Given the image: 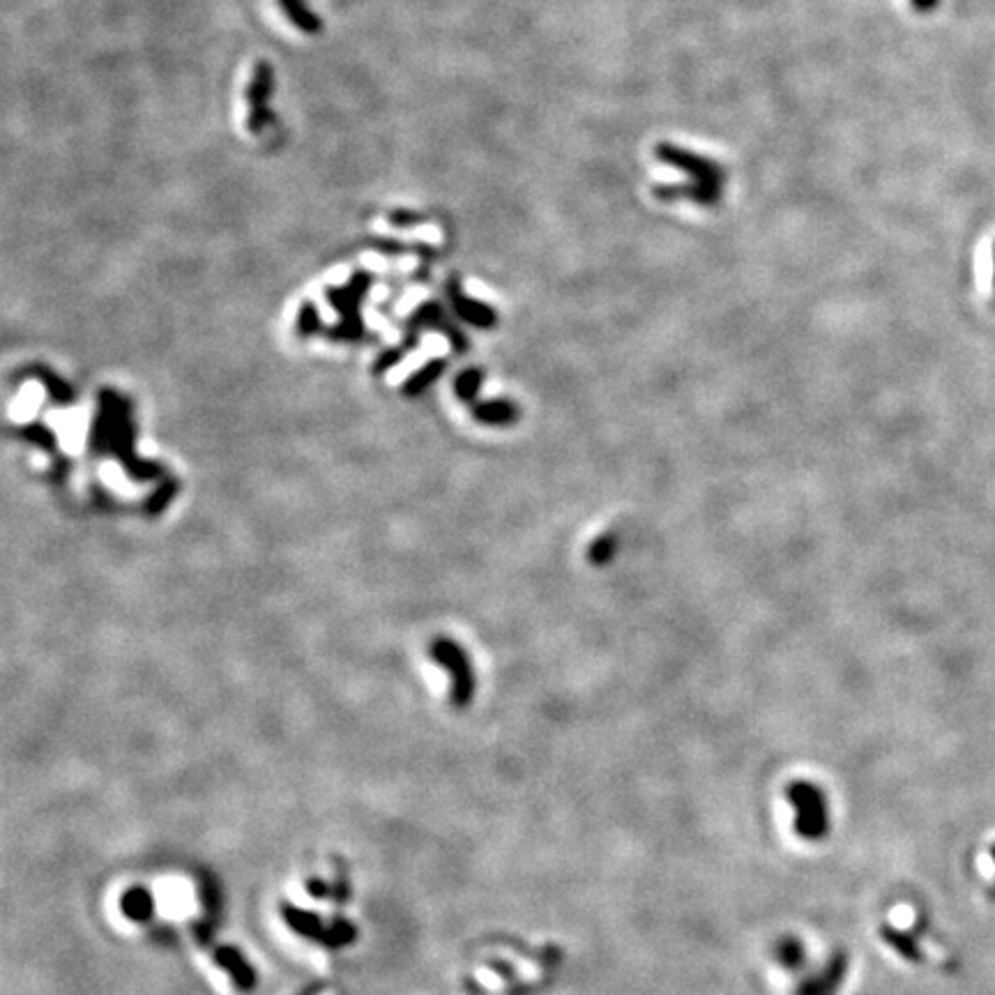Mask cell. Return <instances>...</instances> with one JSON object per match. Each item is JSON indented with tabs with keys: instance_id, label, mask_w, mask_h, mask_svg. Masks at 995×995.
I'll return each mask as SVG.
<instances>
[{
	"instance_id": "6da1fadb",
	"label": "cell",
	"mask_w": 995,
	"mask_h": 995,
	"mask_svg": "<svg viewBox=\"0 0 995 995\" xmlns=\"http://www.w3.org/2000/svg\"><path fill=\"white\" fill-rule=\"evenodd\" d=\"M406 339L404 344L392 348V351H385L378 355V360L374 362V374H385L387 369H392L394 364H399L410 353V348L417 346V334L422 330H438L443 332L447 339H450L452 348L457 353H468V337L463 334L457 325H454L450 318L445 316L443 307L438 302H424L422 307L415 309V314L408 318L406 323Z\"/></svg>"
},
{
	"instance_id": "7a4b0ae2",
	"label": "cell",
	"mask_w": 995,
	"mask_h": 995,
	"mask_svg": "<svg viewBox=\"0 0 995 995\" xmlns=\"http://www.w3.org/2000/svg\"><path fill=\"white\" fill-rule=\"evenodd\" d=\"M134 438H136L134 408L125 397H120L116 422H113V431L109 440V454H113V457L120 461V466L125 468V473L132 477L134 482H153L159 480V477H164V468L159 466L157 461H146L136 454Z\"/></svg>"
},
{
	"instance_id": "3957f363",
	"label": "cell",
	"mask_w": 995,
	"mask_h": 995,
	"mask_svg": "<svg viewBox=\"0 0 995 995\" xmlns=\"http://www.w3.org/2000/svg\"><path fill=\"white\" fill-rule=\"evenodd\" d=\"M371 281L374 279H371V275H367V272H358V275L351 279V284H348L346 288H330L328 302L339 311L341 321H339V325H334V328L325 332V337L332 339V341H360V339H364L367 328H364V321L360 316V305L364 300V293L369 291Z\"/></svg>"
},
{
	"instance_id": "277c9868",
	"label": "cell",
	"mask_w": 995,
	"mask_h": 995,
	"mask_svg": "<svg viewBox=\"0 0 995 995\" xmlns=\"http://www.w3.org/2000/svg\"><path fill=\"white\" fill-rule=\"evenodd\" d=\"M655 157L659 159V162L673 166L675 171L687 173L689 180L701 182V185L717 189V192H724L726 169L719 162H715V159L691 153V150L680 148V146H675V143H668V141L657 143Z\"/></svg>"
},
{
	"instance_id": "5b68a950",
	"label": "cell",
	"mask_w": 995,
	"mask_h": 995,
	"mask_svg": "<svg viewBox=\"0 0 995 995\" xmlns=\"http://www.w3.org/2000/svg\"><path fill=\"white\" fill-rule=\"evenodd\" d=\"M431 659L452 675V698L457 705H466L473 698L475 675L466 650L452 638H436L429 648Z\"/></svg>"
},
{
	"instance_id": "8992f818",
	"label": "cell",
	"mask_w": 995,
	"mask_h": 995,
	"mask_svg": "<svg viewBox=\"0 0 995 995\" xmlns=\"http://www.w3.org/2000/svg\"><path fill=\"white\" fill-rule=\"evenodd\" d=\"M445 291H447V298H450L454 314H457L463 323L473 325V328H480V330L496 328L498 325L496 309L486 305V302L470 298V295L463 291L461 281L457 277H452L450 281H447Z\"/></svg>"
},
{
	"instance_id": "52a82bcc",
	"label": "cell",
	"mask_w": 995,
	"mask_h": 995,
	"mask_svg": "<svg viewBox=\"0 0 995 995\" xmlns=\"http://www.w3.org/2000/svg\"><path fill=\"white\" fill-rule=\"evenodd\" d=\"M118 404H120V394L109 390V387L100 390V394H97V413L93 417V427H90V436H88V450L90 454H95V457L109 454V440H111L113 422H116Z\"/></svg>"
},
{
	"instance_id": "ba28073f",
	"label": "cell",
	"mask_w": 995,
	"mask_h": 995,
	"mask_svg": "<svg viewBox=\"0 0 995 995\" xmlns=\"http://www.w3.org/2000/svg\"><path fill=\"white\" fill-rule=\"evenodd\" d=\"M652 196L664 203L691 201L701 205V208H717L724 192H717V189L705 187L701 182L689 180V182H655V185H652Z\"/></svg>"
},
{
	"instance_id": "9c48e42d",
	"label": "cell",
	"mask_w": 995,
	"mask_h": 995,
	"mask_svg": "<svg viewBox=\"0 0 995 995\" xmlns=\"http://www.w3.org/2000/svg\"><path fill=\"white\" fill-rule=\"evenodd\" d=\"M270 90H272V67L268 63H256L252 83H249V95H247V100H249V129H252L254 134L263 132V127L270 118V113H268Z\"/></svg>"
},
{
	"instance_id": "30bf717a",
	"label": "cell",
	"mask_w": 995,
	"mask_h": 995,
	"mask_svg": "<svg viewBox=\"0 0 995 995\" xmlns=\"http://www.w3.org/2000/svg\"><path fill=\"white\" fill-rule=\"evenodd\" d=\"M788 793H791V800H795L797 807L802 809L800 816H797L800 832L807 834V837H818L825 827V811L818 788L809 784H795Z\"/></svg>"
},
{
	"instance_id": "8fae6325",
	"label": "cell",
	"mask_w": 995,
	"mask_h": 995,
	"mask_svg": "<svg viewBox=\"0 0 995 995\" xmlns=\"http://www.w3.org/2000/svg\"><path fill=\"white\" fill-rule=\"evenodd\" d=\"M470 415L484 427H512L521 417V410L510 399H480L470 406Z\"/></svg>"
},
{
	"instance_id": "7c38bea8",
	"label": "cell",
	"mask_w": 995,
	"mask_h": 995,
	"mask_svg": "<svg viewBox=\"0 0 995 995\" xmlns=\"http://www.w3.org/2000/svg\"><path fill=\"white\" fill-rule=\"evenodd\" d=\"M24 376L40 378V383L44 385V390H47L49 399L53 401V404L67 408L70 404H74V401H77V390H74V387L67 381H63V378L53 374V371H49L47 367H30L24 371Z\"/></svg>"
},
{
	"instance_id": "4fadbf2b",
	"label": "cell",
	"mask_w": 995,
	"mask_h": 995,
	"mask_svg": "<svg viewBox=\"0 0 995 995\" xmlns=\"http://www.w3.org/2000/svg\"><path fill=\"white\" fill-rule=\"evenodd\" d=\"M445 371H447V360H440V358L431 360L408 378L404 387H401V392H404L406 397H420V394L427 390V387L434 385L438 378L445 374Z\"/></svg>"
},
{
	"instance_id": "5bb4252c",
	"label": "cell",
	"mask_w": 995,
	"mask_h": 995,
	"mask_svg": "<svg viewBox=\"0 0 995 995\" xmlns=\"http://www.w3.org/2000/svg\"><path fill=\"white\" fill-rule=\"evenodd\" d=\"M482 383H484V371L477 369V367H470L466 371H461V374L454 378V394H457V399L466 401V404L473 406L475 401H480L477 397H480Z\"/></svg>"
},
{
	"instance_id": "9a60e30c",
	"label": "cell",
	"mask_w": 995,
	"mask_h": 995,
	"mask_svg": "<svg viewBox=\"0 0 995 995\" xmlns=\"http://www.w3.org/2000/svg\"><path fill=\"white\" fill-rule=\"evenodd\" d=\"M618 549H620V539L615 533H604V535H599L595 542H592L588 546V553H586V558L590 565H595V567H606L609 562L615 560V556H618Z\"/></svg>"
},
{
	"instance_id": "2e32d148",
	"label": "cell",
	"mask_w": 995,
	"mask_h": 995,
	"mask_svg": "<svg viewBox=\"0 0 995 995\" xmlns=\"http://www.w3.org/2000/svg\"><path fill=\"white\" fill-rule=\"evenodd\" d=\"M19 438H24L26 443L40 447V450L49 454H58V436L47 427L44 422H30L26 427H21L17 431Z\"/></svg>"
},
{
	"instance_id": "e0dca14e",
	"label": "cell",
	"mask_w": 995,
	"mask_h": 995,
	"mask_svg": "<svg viewBox=\"0 0 995 995\" xmlns=\"http://www.w3.org/2000/svg\"><path fill=\"white\" fill-rule=\"evenodd\" d=\"M176 493H178V482L176 480H162V484L157 486V489L150 493V498L146 500V510L148 516H159L162 514L166 507H169L173 503V498H176Z\"/></svg>"
},
{
	"instance_id": "ac0fdd59",
	"label": "cell",
	"mask_w": 995,
	"mask_h": 995,
	"mask_svg": "<svg viewBox=\"0 0 995 995\" xmlns=\"http://www.w3.org/2000/svg\"><path fill=\"white\" fill-rule=\"evenodd\" d=\"M279 3H281V10L286 12V17L291 19L300 30H305V33H314V30H318L316 14H311L302 0H279Z\"/></svg>"
},
{
	"instance_id": "d6986e66",
	"label": "cell",
	"mask_w": 995,
	"mask_h": 995,
	"mask_svg": "<svg viewBox=\"0 0 995 995\" xmlns=\"http://www.w3.org/2000/svg\"><path fill=\"white\" fill-rule=\"evenodd\" d=\"M977 867H979V876H982V880L986 883V890L991 894V899H995V837L984 846L982 855H979L977 860Z\"/></svg>"
},
{
	"instance_id": "ffe728a7",
	"label": "cell",
	"mask_w": 995,
	"mask_h": 995,
	"mask_svg": "<svg viewBox=\"0 0 995 995\" xmlns=\"http://www.w3.org/2000/svg\"><path fill=\"white\" fill-rule=\"evenodd\" d=\"M321 328H323V323H321V314H318V309L311 305V302H305V305L300 307L295 330H298L300 337H311V334H316Z\"/></svg>"
},
{
	"instance_id": "44dd1931",
	"label": "cell",
	"mask_w": 995,
	"mask_h": 995,
	"mask_svg": "<svg viewBox=\"0 0 995 995\" xmlns=\"http://www.w3.org/2000/svg\"><path fill=\"white\" fill-rule=\"evenodd\" d=\"M910 5H913L915 12L919 14H929L940 5V0H910Z\"/></svg>"
},
{
	"instance_id": "7402d4cb",
	"label": "cell",
	"mask_w": 995,
	"mask_h": 995,
	"mask_svg": "<svg viewBox=\"0 0 995 995\" xmlns=\"http://www.w3.org/2000/svg\"><path fill=\"white\" fill-rule=\"evenodd\" d=\"M67 470H70V461H67L65 457H60L58 468H56V473H53V477H56L58 482H63L65 475H67Z\"/></svg>"
},
{
	"instance_id": "603a6c76",
	"label": "cell",
	"mask_w": 995,
	"mask_h": 995,
	"mask_svg": "<svg viewBox=\"0 0 995 995\" xmlns=\"http://www.w3.org/2000/svg\"><path fill=\"white\" fill-rule=\"evenodd\" d=\"M993 288H995V245H993Z\"/></svg>"
},
{
	"instance_id": "cb8c5ba5",
	"label": "cell",
	"mask_w": 995,
	"mask_h": 995,
	"mask_svg": "<svg viewBox=\"0 0 995 995\" xmlns=\"http://www.w3.org/2000/svg\"><path fill=\"white\" fill-rule=\"evenodd\" d=\"M321 995H337V991H334V989H330V991H323Z\"/></svg>"
}]
</instances>
